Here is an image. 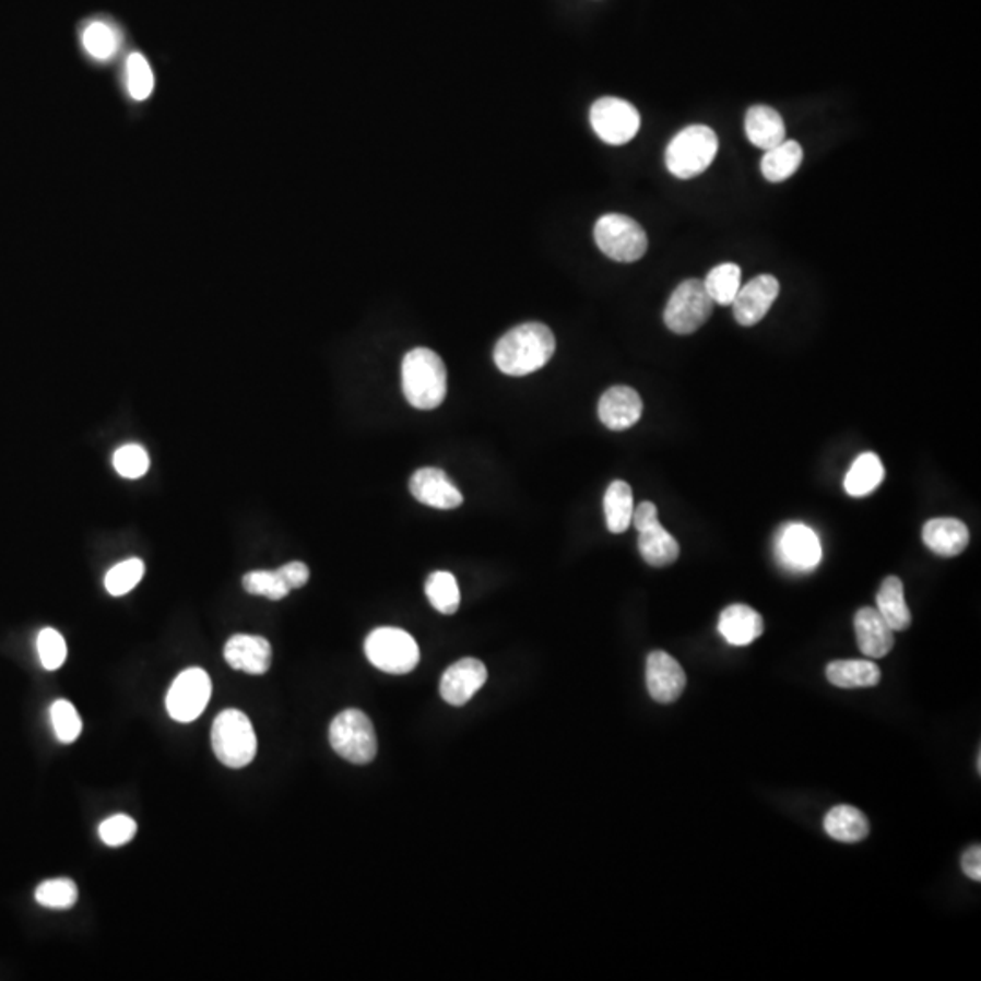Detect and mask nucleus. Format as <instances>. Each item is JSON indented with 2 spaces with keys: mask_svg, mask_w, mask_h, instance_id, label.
Here are the masks:
<instances>
[{
  "mask_svg": "<svg viewBox=\"0 0 981 981\" xmlns=\"http://www.w3.org/2000/svg\"><path fill=\"white\" fill-rule=\"evenodd\" d=\"M830 684L841 689L876 687L882 679V671L871 660H835L825 669Z\"/></svg>",
  "mask_w": 981,
  "mask_h": 981,
  "instance_id": "obj_24",
  "label": "nucleus"
},
{
  "mask_svg": "<svg viewBox=\"0 0 981 981\" xmlns=\"http://www.w3.org/2000/svg\"><path fill=\"white\" fill-rule=\"evenodd\" d=\"M211 745L216 758L226 767L243 769L257 756V734L249 718L237 709H226L215 718Z\"/></svg>",
  "mask_w": 981,
  "mask_h": 981,
  "instance_id": "obj_4",
  "label": "nucleus"
},
{
  "mask_svg": "<svg viewBox=\"0 0 981 981\" xmlns=\"http://www.w3.org/2000/svg\"><path fill=\"white\" fill-rule=\"evenodd\" d=\"M276 571L281 572V577L292 591L304 588L309 580V569L304 562H289L286 566L279 567Z\"/></svg>",
  "mask_w": 981,
  "mask_h": 981,
  "instance_id": "obj_40",
  "label": "nucleus"
},
{
  "mask_svg": "<svg viewBox=\"0 0 981 981\" xmlns=\"http://www.w3.org/2000/svg\"><path fill=\"white\" fill-rule=\"evenodd\" d=\"M961 868L969 878L981 882V847L972 846L961 856Z\"/></svg>",
  "mask_w": 981,
  "mask_h": 981,
  "instance_id": "obj_41",
  "label": "nucleus"
},
{
  "mask_svg": "<svg viewBox=\"0 0 981 981\" xmlns=\"http://www.w3.org/2000/svg\"><path fill=\"white\" fill-rule=\"evenodd\" d=\"M824 829L836 841L858 843L865 840L871 830L867 816L852 805H836L824 819Z\"/></svg>",
  "mask_w": 981,
  "mask_h": 981,
  "instance_id": "obj_26",
  "label": "nucleus"
},
{
  "mask_svg": "<svg viewBox=\"0 0 981 981\" xmlns=\"http://www.w3.org/2000/svg\"><path fill=\"white\" fill-rule=\"evenodd\" d=\"M49 717L54 723L55 736L62 744H73L81 736L82 720L71 701H54V706L49 709Z\"/></svg>",
  "mask_w": 981,
  "mask_h": 981,
  "instance_id": "obj_35",
  "label": "nucleus"
},
{
  "mask_svg": "<svg viewBox=\"0 0 981 981\" xmlns=\"http://www.w3.org/2000/svg\"><path fill=\"white\" fill-rule=\"evenodd\" d=\"M643 404L640 394L627 386L607 389L599 402V416L611 432H626L642 416Z\"/></svg>",
  "mask_w": 981,
  "mask_h": 981,
  "instance_id": "obj_16",
  "label": "nucleus"
},
{
  "mask_svg": "<svg viewBox=\"0 0 981 981\" xmlns=\"http://www.w3.org/2000/svg\"><path fill=\"white\" fill-rule=\"evenodd\" d=\"M144 562L139 558H130V560L120 562L117 566L109 569L108 575L104 578V586L111 596H125L141 583L144 577Z\"/></svg>",
  "mask_w": 981,
  "mask_h": 981,
  "instance_id": "obj_34",
  "label": "nucleus"
},
{
  "mask_svg": "<svg viewBox=\"0 0 981 981\" xmlns=\"http://www.w3.org/2000/svg\"><path fill=\"white\" fill-rule=\"evenodd\" d=\"M712 308L714 303L709 297L704 281L690 279L674 289L663 311V322L673 333H695L709 320Z\"/></svg>",
  "mask_w": 981,
  "mask_h": 981,
  "instance_id": "obj_8",
  "label": "nucleus"
},
{
  "mask_svg": "<svg viewBox=\"0 0 981 981\" xmlns=\"http://www.w3.org/2000/svg\"><path fill=\"white\" fill-rule=\"evenodd\" d=\"M778 295H780V282L777 276H756L749 284L740 287L738 295L731 304L734 319L744 328L758 324L769 314Z\"/></svg>",
  "mask_w": 981,
  "mask_h": 981,
  "instance_id": "obj_12",
  "label": "nucleus"
},
{
  "mask_svg": "<svg viewBox=\"0 0 981 981\" xmlns=\"http://www.w3.org/2000/svg\"><path fill=\"white\" fill-rule=\"evenodd\" d=\"M410 489L416 500L435 509H457L464 501L462 490L438 468H422L416 471L411 476Z\"/></svg>",
  "mask_w": 981,
  "mask_h": 981,
  "instance_id": "obj_15",
  "label": "nucleus"
},
{
  "mask_svg": "<svg viewBox=\"0 0 981 981\" xmlns=\"http://www.w3.org/2000/svg\"><path fill=\"white\" fill-rule=\"evenodd\" d=\"M717 133L707 126L695 125L679 131L669 142L665 164L671 175L679 180L698 177L717 158Z\"/></svg>",
  "mask_w": 981,
  "mask_h": 981,
  "instance_id": "obj_3",
  "label": "nucleus"
},
{
  "mask_svg": "<svg viewBox=\"0 0 981 981\" xmlns=\"http://www.w3.org/2000/svg\"><path fill=\"white\" fill-rule=\"evenodd\" d=\"M605 523L611 533H626L631 525L635 500L633 489L627 482L615 481L607 487L604 496Z\"/></svg>",
  "mask_w": 981,
  "mask_h": 981,
  "instance_id": "obj_29",
  "label": "nucleus"
},
{
  "mask_svg": "<svg viewBox=\"0 0 981 981\" xmlns=\"http://www.w3.org/2000/svg\"><path fill=\"white\" fill-rule=\"evenodd\" d=\"M555 334L547 326L528 322L507 331L495 345V364L504 375L525 377L539 371L553 358Z\"/></svg>",
  "mask_w": 981,
  "mask_h": 981,
  "instance_id": "obj_1",
  "label": "nucleus"
},
{
  "mask_svg": "<svg viewBox=\"0 0 981 981\" xmlns=\"http://www.w3.org/2000/svg\"><path fill=\"white\" fill-rule=\"evenodd\" d=\"M594 240L600 251L616 262H637L648 251V235L631 216L610 213L596 222Z\"/></svg>",
  "mask_w": 981,
  "mask_h": 981,
  "instance_id": "obj_7",
  "label": "nucleus"
},
{
  "mask_svg": "<svg viewBox=\"0 0 981 981\" xmlns=\"http://www.w3.org/2000/svg\"><path fill=\"white\" fill-rule=\"evenodd\" d=\"M402 388L416 410L438 407L448 394V369L442 358L427 347L411 350L402 361Z\"/></svg>",
  "mask_w": 981,
  "mask_h": 981,
  "instance_id": "obj_2",
  "label": "nucleus"
},
{
  "mask_svg": "<svg viewBox=\"0 0 981 981\" xmlns=\"http://www.w3.org/2000/svg\"><path fill=\"white\" fill-rule=\"evenodd\" d=\"M718 631L731 646H749L761 637L764 633V618L758 611L749 605H729L722 611Z\"/></svg>",
  "mask_w": 981,
  "mask_h": 981,
  "instance_id": "obj_20",
  "label": "nucleus"
},
{
  "mask_svg": "<svg viewBox=\"0 0 981 981\" xmlns=\"http://www.w3.org/2000/svg\"><path fill=\"white\" fill-rule=\"evenodd\" d=\"M858 648L867 658H884L895 648V631L874 607H863L854 616Z\"/></svg>",
  "mask_w": 981,
  "mask_h": 981,
  "instance_id": "obj_18",
  "label": "nucleus"
},
{
  "mask_svg": "<svg viewBox=\"0 0 981 981\" xmlns=\"http://www.w3.org/2000/svg\"><path fill=\"white\" fill-rule=\"evenodd\" d=\"M487 669L476 658H462L446 669L440 679V695L449 706L462 707L484 687Z\"/></svg>",
  "mask_w": 981,
  "mask_h": 981,
  "instance_id": "obj_13",
  "label": "nucleus"
},
{
  "mask_svg": "<svg viewBox=\"0 0 981 981\" xmlns=\"http://www.w3.org/2000/svg\"><path fill=\"white\" fill-rule=\"evenodd\" d=\"M923 544L936 555L953 558L967 549L969 529L956 518H934L923 525Z\"/></svg>",
  "mask_w": 981,
  "mask_h": 981,
  "instance_id": "obj_19",
  "label": "nucleus"
},
{
  "mask_svg": "<svg viewBox=\"0 0 981 981\" xmlns=\"http://www.w3.org/2000/svg\"><path fill=\"white\" fill-rule=\"evenodd\" d=\"M37 651L40 663L48 671H57L62 667L68 658V646L62 635L54 627H46L38 633Z\"/></svg>",
  "mask_w": 981,
  "mask_h": 981,
  "instance_id": "obj_37",
  "label": "nucleus"
},
{
  "mask_svg": "<svg viewBox=\"0 0 981 981\" xmlns=\"http://www.w3.org/2000/svg\"><path fill=\"white\" fill-rule=\"evenodd\" d=\"M591 126L605 144L622 146L633 141L640 131V114L627 101L604 97L591 108Z\"/></svg>",
  "mask_w": 981,
  "mask_h": 981,
  "instance_id": "obj_10",
  "label": "nucleus"
},
{
  "mask_svg": "<svg viewBox=\"0 0 981 981\" xmlns=\"http://www.w3.org/2000/svg\"><path fill=\"white\" fill-rule=\"evenodd\" d=\"M329 742L336 755L355 766H366L377 756V733L366 712L358 709H347L334 718Z\"/></svg>",
  "mask_w": 981,
  "mask_h": 981,
  "instance_id": "obj_5",
  "label": "nucleus"
},
{
  "mask_svg": "<svg viewBox=\"0 0 981 981\" xmlns=\"http://www.w3.org/2000/svg\"><path fill=\"white\" fill-rule=\"evenodd\" d=\"M35 900L38 906L48 909H71L79 900V889L75 882L70 878H55L43 882L35 889Z\"/></svg>",
  "mask_w": 981,
  "mask_h": 981,
  "instance_id": "obj_33",
  "label": "nucleus"
},
{
  "mask_svg": "<svg viewBox=\"0 0 981 981\" xmlns=\"http://www.w3.org/2000/svg\"><path fill=\"white\" fill-rule=\"evenodd\" d=\"M426 594L438 613L453 615L459 611L460 589L457 578L451 572H433L432 577L427 578Z\"/></svg>",
  "mask_w": 981,
  "mask_h": 981,
  "instance_id": "obj_32",
  "label": "nucleus"
},
{
  "mask_svg": "<svg viewBox=\"0 0 981 981\" xmlns=\"http://www.w3.org/2000/svg\"><path fill=\"white\" fill-rule=\"evenodd\" d=\"M243 586L249 594L270 600L286 599L292 589L287 588L279 571H251L243 578Z\"/></svg>",
  "mask_w": 981,
  "mask_h": 981,
  "instance_id": "obj_36",
  "label": "nucleus"
},
{
  "mask_svg": "<svg viewBox=\"0 0 981 981\" xmlns=\"http://www.w3.org/2000/svg\"><path fill=\"white\" fill-rule=\"evenodd\" d=\"M213 685L204 669L189 667L178 674L166 695V709L173 720L194 722L210 704Z\"/></svg>",
  "mask_w": 981,
  "mask_h": 981,
  "instance_id": "obj_9",
  "label": "nucleus"
},
{
  "mask_svg": "<svg viewBox=\"0 0 981 981\" xmlns=\"http://www.w3.org/2000/svg\"><path fill=\"white\" fill-rule=\"evenodd\" d=\"M804 161V150L799 142L783 141L782 144L767 150L761 158V173L769 182H783L799 172Z\"/></svg>",
  "mask_w": 981,
  "mask_h": 981,
  "instance_id": "obj_28",
  "label": "nucleus"
},
{
  "mask_svg": "<svg viewBox=\"0 0 981 981\" xmlns=\"http://www.w3.org/2000/svg\"><path fill=\"white\" fill-rule=\"evenodd\" d=\"M122 82H125L126 95L133 103H146L152 98L155 86H157V76H155V70L146 55L141 51H131L126 57Z\"/></svg>",
  "mask_w": 981,
  "mask_h": 981,
  "instance_id": "obj_27",
  "label": "nucleus"
},
{
  "mask_svg": "<svg viewBox=\"0 0 981 981\" xmlns=\"http://www.w3.org/2000/svg\"><path fill=\"white\" fill-rule=\"evenodd\" d=\"M137 835L135 819L126 815H115L111 818L104 819L98 827V836L101 840L109 847L126 846L128 841L133 840Z\"/></svg>",
  "mask_w": 981,
  "mask_h": 981,
  "instance_id": "obj_39",
  "label": "nucleus"
},
{
  "mask_svg": "<svg viewBox=\"0 0 981 981\" xmlns=\"http://www.w3.org/2000/svg\"><path fill=\"white\" fill-rule=\"evenodd\" d=\"M704 286H706L709 297L712 298V303L731 306L742 287V270L731 262L717 265L709 271Z\"/></svg>",
  "mask_w": 981,
  "mask_h": 981,
  "instance_id": "obj_31",
  "label": "nucleus"
},
{
  "mask_svg": "<svg viewBox=\"0 0 981 981\" xmlns=\"http://www.w3.org/2000/svg\"><path fill=\"white\" fill-rule=\"evenodd\" d=\"M884 464L878 454L863 453L852 462L843 486L847 495L867 496L884 482Z\"/></svg>",
  "mask_w": 981,
  "mask_h": 981,
  "instance_id": "obj_30",
  "label": "nucleus"
},
{
  "mask_svg": "<svg viewBox=\"0 0 981 981\" xmlns=\"http://www.w3.org/2000/svg\"><path fill=\"white\" fill-rule=\"evenodd\" d=\"M876 610L893 631H906L912 624L911 610L906 602L903 582L898 577H887L876 594Z\"/></svg>",
  "mask_w": 981,
  "mask_h": 981,
  "instance_id": "obj_25",
  "label": "nucleus"
},
{
  "mask_svg": "<svg viewBox=\"0 0 981 981\" xmlns=\"http://www.w3.org/2000/svg\"><path fill=\"white\" fill-rule=\"evenodd\" d=\"M638 549L649 566L667 567L678 560L679 544L660 520L638 529Z\"/></svg>",
  "mask_w": 981,
  "mask_h": 981,
  "instance_id": "obj_23",
  "label": "nucleus"
},
{
  "mask_svg": "<svg viewBox=\"0 0 981 981\" xmlns=\"http://www.w3.org/2000/svg\"><path fill=\"white\" fill-rule=\"evenodd\" d=\"M745 133L756 147L767 152L785 141L782 115L769 106H755L745 115Z\"/></svg>",
  "mask_w": 981,
  "mask_h": 981,
  "instance_id": "obj_22",
  "label": "nucleus"
},
{
  "mask_svg": "<svg viewBox=\"0 0 981 981\" xmlns=\"http://www.w3.org/2000/svg\"><path fill=\"white\" fill-rule=\"evenodd\" d=\"M646 682L651 698L658 704H673L678 700L687 685V676L682 665L671 654L653 651L646 665Z\"/></svg>",
  "mask_w": 981,
  "mask_h": 981,
  "instance_id": "obj_14",
  "label": "nucleus"
},
{
  "mask_svg": "<svg viewBox=\"0 0 981 981\" xmlns=\"http://www.w3.org/2000/svg\"><path fill=\"white\" fill-rule=\"evenodd\" d=\"M366 657L389 674H407L421 662V649L410 633L399 627H378L366 638Z\"/></svg>",
  "mask_w": 981,
  "mask_h": 981,
  "instance_id": "obj_6",
  "label": "nucleus"
},
{
  "mask_svg": "<svg viewBox=\"0 0 981 981\" xmlns=\"http://www.w3.org/2000/svg\"><path fill=\"white\" fill-rule=\"evenodd\" d=\"M777 558L791 572H811L822 562L818 534L805 523H788L777 536Z\"/></svg>",
  "mask_w": 981,
  "mask_h": 981,
  "instance_id": "obj_11",
  "label": "nucleus"
},
{
  "mask_svg": "<svg viewBox=\"0 0 981 981\" xmlns=\"http://www.w3.org/2000/svg\"><path fill=\"white\" fill-rule=\"evenodd\" d=\"M81 46L93 62L108 64L120 54L122 33L114 22H87L86 26L82 27Z\"/></svg>",
  "mask_w": 981,
  "mask_h": 981,
  "instance_id": "obj_21",
  "label": "nucleus"
},
{
  "mask_svg": "<svg viewBox=\"0 0 981 981\" xmlns=\"http://www.w3.org/2000/svg\"><path fill=\"white\" fill-rule=\"evenodd\" d=\"M224 658L235 671L264 674L270 671L273 649L265 638L255 637V635H235L227 640Z\"/></svg>",
  "mask_w": 981,
  "mask_h": 981,
  "instance_id": "obj_17",
  "label": "nucleus"
},
{
  "mask_svg": "<svg viewBox=\"0 0 981 981\" xmlns=\"http://www.w3.org/2000/svg\"><path fill=\"white\" fill-rule=\"evenodd\" d=\"M114 465L117 473L125 478H141L150 470V457L146 449L137 444H128L117 449L114 454Z\"/></svg>",
  "mask_w": 981,
  "mask_h": 981,
  "instance_id": "obj_38",
  "label": "nucleus"
}]
</instances>
